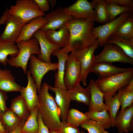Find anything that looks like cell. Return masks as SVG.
Masks as SVG:
<instances>
[{
    "instance_id": "obj_1",
    "label": "cell",
    "mask_w": 133,
    "mask_h": 133,
    "mask_svg": "<svg viewBox=\"0 0 133 133\" xmlns=\"http://www.w3.org/2000/svg\"><path fill=\"white\" fill-rule=\"evenodd\" d=\"M94 22L84 19L74 18L66 23L69 31V38L65 46L60 50L68 54L95 43L97 39L93 33Z\"/></svg>"
},
{
    "instance_id": "obj_2",
    "label": "cell",
    "mask_w": 133,
    "mask_h": 133,
    "mask_svg": "<svg viewBox=\"0 0 133 133\" xmlns=\"http://www.w3.org/2000/svg\"><path fill=\"white\" fill-rule=\"evenodd\" d=\"M48 84L44 82L41 85L38 95L37 107L42 120L49 130H57L62 122L55 99L49 92Z\"/></svg>"
},
{
    "instance_id": "obj_3",
    "label": "cell",
    "mask_w": 133,
    "mask_h": 133,
    "mask_svg": "<svg viewBox=\"0 0 133 133\" xmlns=\"http://www.w3.org/2000/svg\"><path fill=\"white\" fill-rule=\"evenodd\" d=\"M17 43L19 50L17 55L8 59V63L11 66L21 67L24 73L26 74L28 61L32 55H38L40 52L39 43L35 38L27 41H21Z\"/></svg>"
},
{
    "instance_id": "obj_4",
    "label": "cell",
    "mask_w": 133,
    "mask_h": 133,
    "mask_svg": "<svg viewBox=\"0 0 133 133\" xmlns=\"http://www.w3.org/2000/svg\"><path fill=\"white\" fill-rule=\"evenodd\" d=\"M133 79V70L95 81L101 91L105 95L113 96Z\"/></svg>"
},
{
    "instance_id": "obj_5",
    "label": "cell",
    "mask_w": 133,
    "mask_h": 133,
    "mask_svg": "<svg viewBox=\"0 0 133 133\" xmlns=\"http://www.w3.org/2000/svg\"><path fill=\"white\" fill-rule=\"evenodd\" d=\"M10 14L28 22L35 18L45 15L39 9L34 0H18L9 8Z\"/></svg>"
},
{
    "instance_id": "obj_6",
    "label": "cell",
    "mask_w": 133,
    "mask_h": 133,
    "mask_svg": "<svg viewBox=\"0 0 133 133\" xmlns=\"http://www.w3.org/2000/svg\"><path fill=\"white\" fill-rule=\"evenodd\" d=\"M103 47L100 53L94 55V64L119 62L133 65V60L127 56L116 45L106 43Z\"/></svg>"
},
{
    "instance_id": "obj_7",
    "label": "cell",
    "mask_w": 133,
    "mask_h": 133,
    "mask_svg": "<svg viewBox=\"0 0 133 133\" xmlns=\"http://www.w3.org/2000/svg\"><path fill=\"white\" fill-rule=\"evenodd\" d=\"M81 71L80 64L74 51L68 54L65 64L64 82L66 89L67 90L80 84Z\"/></svg>"
},
{
    "instance_id": "obj_8",
    "label": "cell",
    "mask_w": 133,
    "mask_h": 133,
    "mask_svg": "<svg viewBox=\"0 0 133 133\" xmlns=\"http://www.w3.org/2000/svg\"><path fill=\"white\" fill-rule=\"evenodd\" d=\"M132 13L131 12L124 13L112 21L94 27L93 33L97 39L99 46L103 47L108 38L113 34L119 25Z\"/></svg>"
},
{
    "instance_id": "obj_9",
    "label": "cell",
    "mask_w": 133,
    "mask_h": 133,
    "mask_svg": "<svg viewBox=\"0 0 133 133\" xmlns=\"http://www.w3.org/2000/svg\"><path fill=\"white\" fill-rule=\"evenodd\" d=\"M99 46L97 41L90 46L74 51L80 63L81 71V82L84 86L86 85L87 76L94 64V53Z\"/></svg>"
},
{
    "instance_id": "obj_10",
    "label": "cell",
    "mask_w": 133,
    "mask_h": 133,
    "mask_svg": "<svg viewBox=\"0 0 133 133\" xmlns=\"http://www.w3.org/2000/svg\"><path fill=\"white\" fill-rule=\"evenodd\" d=\"M29 60V70L36 83L38 92L40 89L44 76L50 71L57 70L58 62L52 63L44 62L39 60L34 55L31 56Z\"/></svg>"
},
{
    "instance_id": "obj_11",
    "label": "cell",
    "mask_w": 133,
    "mask_h": 133,
    "mask_svg": "<svg viewBox=\"0 0 133 133\" xmlns=\"http://www.w3.org/2000/svg\"><path fill=\"white\" fill-rule=\"evenodd\" d=\"M64 13L75 18H81L95 22L96 12L90 3L87 0H78L68 7L63 8Z\"/></svg>"
},
{
    "instance_id": "obj_12",
    "label": "cell",
    "mask_w": 133,
    "mask_h": 133,
    "mask_svg": "<svg viewBox=\"0 0 133 133\" xmlns=\"http://www.w3.org/2000/svg\"><path fill=\"white\" fill-rule=\"evenodd\" d=\"M28 23L9 13L5 24V27L0 35V40L16 43L23 27Z\"/></svg>"
},
{
    "instance_id": "obj_13",
    "label": "cell",
    "mask_w": 133,
    "mask_h": 133,
    "mask_svg": "<svg viewBox=\"0 0 133 133\" xmlns=\"http://www.w3.org/2000/svg\"><path fill=\"white\" fill-rule=\"evenodd\" d=\"M44 17L47 22L40 29L43 32L49 30H58L74 18L65 14L63 8L61 7H58L45 15Z\"/></svg>"
},
{
    "instance_id": "obj_14",
    "label": "cell",
    "mask_w": 133,
    "mask_h": 133,
    "mask_svg": "<svg viewBox=\"0 0 133 133\" xmlns=\"http://www.w3.org/2000/svg\"><path fill=\"white\" fill-rule=\"evenodd\" d=\"M48 86L49 90L55 94V100L59 109L61 121L62 123L67 122V116L71 101L68 90L66 89L55 88L49 84Z\"/></svg>"
},
{
    "instance_id": "obj_15",
    "label": "cell",
    "mask_w": 133,
    "mask_h": 133,
    "mask_svg": "<svg viewBox=\"0 0 133 133\" xmlns=\"http://www.w3.org/2000/svg\"><path fill=\"white\" fill-rule=\"evenodd\" d=\"M33 37L37 40L40 47V53L37 55V58L44 62H51L50 60L51 55L55 51L60 48L51 43L40 29L37 31Z\"/></svg>"
},
{
    "instance_id": "obj_16",
    "label": "cell",
    "mask_w": 133,
    "mask_h": 133,
    "mask_svg": "<svg viewBox=\"0 0 133 133\" xmlns=\"http://www.w3.org/2000/svg\"><path fill=\"white\" fill-rule=\"evenodd\" d=\"M28 83L25 87H22L20 92L25 101L30 112L37 107L38 96L37 88L30 73L29 70L27 74Z\"/></svg>"
},
{
    "instance_id": "obj_17",
    "label": "cell",
    "mask_w": 133,
    "mask_h": 133,
    "mask_svg": "<svg viewBox=\"0 0 133 133\" xmlns=\"http://www.w3.org/2000/svg\"><path fill=\"white\" fill-rule=\"evenodd\" d=\"M87 87L90 94L89 111H100L105 109L108 110L107 106L103 101L105 95L101 91L95 81L91 80Z\"/></svg>"
},
{
    "instance_id": "obj_18",
    "label": "cell",
    "mask_w": 133,
    "mask_h": 133,
    "mask_svg": "<svg viewBox=\"0 0 133 133\" xmlns=\"http://www.w3.org/2000/svg\"><path fill=\"white\" fill-rule=\"evenodd\" d=\"M47 22L44 16L39 17L31 20L23 27L16 43L30 40L37 31Z\"/></svg>"
},
{
    "instance_id": "obj_19",
    "label": "cell",
    "mask_w": 133,
    "mask_h": 133,
    "mask_svg": "<svg viewBox=\"0 0 133 133\" xmlns=\"http://www.w3.org/2000/svg\"><path fill=\"white\" fill-rule=\"evenodd\" d=\"M133 105L120 111L117 115L114 126L119 133H126L133 129Z\"/></svg>"
},
{
    "instance_id": "obj_20",
    "label": "cell",
    "mask_w": 133,
    "mask_h": 133,
    "mask_svg": "<svg viewBox=\"0 0 133 133\" xmlns=\"http://www.w3.org/2000/svg\"><path fill=\"white\" fill-rule=\"evenodd\" d=\"M133 70L132 68L119 67L111 64L101 63L94 64L91 68L90 72L96 74L99 78H103Z\"/></svg>"
},
{
    "instance_id": "obj_21",
    "label": "cell",
    "mask_w": 133,
    "mask_h": 133,
    "mask_svg": "<svg viewBox=\"0 0 133 133\" xmlns=\"http://www.w3.org/2000/svg\"><path fill=\"white\" fill-rule=\"evenodd\" d=\"M43 32L51 43L60 48H64L69 39V32L66 23L58 30H49Z\"/></svg>"
},
{
    "instance_id": "obj_22",
    "label": "cell",
    "mask_w": 133,
    "mask_h": 133,
    "mask_svg": "<svg viewBox=\"0 0 133 133\" xmlns=\"http://www.w3.org/2000/svg\"><path fill=\"white\" fill-rule=\"evenodd\" d=\"M22 87L17 83L10 70L0 69V90L6 93L20 92Z\"/></svg>"
},
{
    "instance_id": "obj_23",
    "label": "cell",
    "mask_w": 133,
    "mask_h": 133,
    "mask_svg": "<svg viewBox=\"0 0 133 133\" xmlns=\"http://www.w3.org/2000/svg\"><path fill=\"white\" fill-rule=\"evenodd\" d=\"M60 49L55 51L52 54L53 56H56L58 60V68L57 72L55 75L54 83L53 87L56 88L66 89L64 82V77L65 62L68 54L62 52Z\"/></svg>"
},
{
    "instance_id": "obj_24",
    "label": "cell",
    "mask_w": 133,
    "mask_h": 133,
    "mask_svg": "<svg viewBox=\"0 0 133 133\" xmlns=\"http://www.w3.org/2000/svg\"><path fill=\"white\" fill-rule=\"evenodd\" d=\"M10 108L21 121H26L30 113L25 101L21 95L11 100Z\"/></svg>"
},
{
    "instance_id": "obj_25",
    "label": "cell",
    "mask_w": 133,
    "mask_h": 133,
    "mask_svg": "<svg viewBox=\"0 0 133 133\" xmlns=\"http://www.w3.org/2000/svg\"><path fill=\"white\" fill-rule=\"evenodd\" d=\"M107 43L116 45L127 56L133 60V38H126L113 34L108 38Z\"/></svg>"
},
{
    "instance_id": "obj_26",
    "label": "cell",
    "mask_w": 133,
    "mask_h": 133,
    "mask_svg": "<svg viewBox=\"0 0 133 133\" xmlns=\"http://www.w3.org/2000/svg\"><path fill=\"white\" fill-rule=\"evenodd\" d=\"M68 91L71 100L83 103L89 106L90 101V94L87 87L84 88L79 84L68 90Z\"/></svg>"
},
{
    "instance_id": "obj_27",
    "label": "cell",
    "mask_w": 133,
    "mask_h": 133,
    "mask_svg": "<svg viewBox=\"0 0 133 133\" xmlns=\"http://www.w3.org/2000/svg\"><path fill=\"white\" fill-rule=\"evenodd\" d=\"M15 43L0 40V63L4 66L8 63V55L15 57L18 53L19 50Z\"/></svg>"
},
{
    "instance_id": "obj_28",
    "label": "cell",
    "mask_w": 133,
    "mask_h": 133,
    "mask_svg": "<svg viewBox=\"0 0 133 133\" xmlns=\"http://www.w3.org/2000/svg\"><path fill=\"white\" fill-rule=\"evenodd\" d=\"M103 98L113 127L114 126L118 111L121 105L118 93L117 92L113 96L104 95Z\"/></svg>"
},
{
    "instance_id": "obj_29",
    "label": "cell",
    "mask_w": 133,
    "mask_h": 133,
    "mask_svg": "<svg viewBox=\"0 0 133 133\" xmlns=\"http://www.w3.org/2000/svg\"><path fill=\"white\" fill-rule=\"evenodd\" d=\"M117 92L121 104L120 111H122L133 105V79L128 85L121 88Z\"/></svg>"
},
{
    "instance_id": "obj_30",
    "label": "cell",
    "mask_w": 133,
    "mask_h": 133,
    "mask_svg": "<svg viewBox=\"0 0 133 133\" xmlns=\"http://www.w3.org/2000/svg\"><path fill=\"white\" fill-rule=\"evenodd\" d=\"M108 111L107 109L100 111H89L85 113L89 119L100 123L105 129L113 127Z\"/></svg>"
},
{
    "instance_id": "obj_31",
    "label": "cell",
    "mask_w": 133,
    "mask_h": 133,
    "mask_svg": "<svg viewBox=\"0 0 133 133\" xmlns=\"http://www.w3.org/2000/svg\"><path fill=\"white\" fill-rule=\"evenodd\" d=\"M90 3L96 12V22L102 24L109 22L107 9V3L105 0H93Z\"/></svg>"
},
{
    "instance_id": "obj_32",
    "label": "cell",
    "mask_w": 133,
    "mask_h": 133,
    "mask_svg": "<svg viewBox=\"0 0 133 133\" xmlns=\"http://www.w3.org/2000/svg\"><path fill=\"white\" fill-rule=\"evenodd\" d=\"M0 120L9 133L14 130L21 121L17 116L10 108H8L2 115Z\"/></svg>"
},
{
    "instance_id": "obj_33",
    "label": "cell",
    "mask_w": 133,
    "mask_h": 133,
    "mask_svg": "<svg viewBox=\"0 0 133 133\" xmlns=\"http://www.w3.org/2000/svg\"><path fill=\"white\" fill-rule=\"evenodd\" d=\"M38 112L37 107L31 111L22 128L21 133H37L38 128L37 119Z\"/></svg>"
},
{
    "instance_id": "obj_34",
    "label": "cell",
    "mask_w": 133,
    "mask_h": 133,
    "mask_svg": "<svg viewBox=\"0 0 133 133\" xmlns=\"http://www.w3.org/2000/svg\"><path fill=\"white\" fill-rule=\"evenodd\" d=\"M113 34L126 38H133V13L121 23Z\"/></svg>"
},
{
    "instance_id": "obj_35",
    "label": "cell",
    "mask_w": 133,
    "mask_h": 133,
    "mask_svg": "<svg viewBox=\"0 0 133 133\" xmlns=\"http://www.w3.org/2000/svg\"><path fill=\"white\" fill-rule=\"evenodd\" d=\"M89 118L85 113L74 108L69 109L66 121L68 123L78 127Z\"/></svg>"
},
{
    "instance_id": "obj_36",
    "label": "cell",
    "mask_w": 133,
    "mask_h": 133,
    "mask_svg": "<svg viewBox=\"0 0 133 133\" xmlns=\"http://www.w3.org/2000/svg\"><path fill=\"white\" fill-rule=\"evenodd\" d=\"M107 3V9L109 21L113 20L118 16L124 13L133 12V8L120 6L113 3Z\"/></svg>"
},
{
    "instance_id": "obj_37",
    "label": "cell",
    "mask_w": 133,
    "mask_h": 133,
    "mask_svg": "<svg viewBox=\"0 0 133 133\" xmlns=\"http://www.w3.org/2000/svg\"><path fill=\"white\" fill-rule=\"evenodd\" d=\"M57 130L60 133H80L81 132L78 127L67 122H62Z\"/></svg>"
},
{
    "instance_id": "obj_38",
    "label": "cell",
    "mask_w": 133,
    "mask_h": 133,
    "mask_svg": "<svg viewBox=\"0 0 133 133\" xmlns=\"http://www.w3.org/2000/svg\"><path fill=\"white\" fill-rule=\"evenodd\" d=\"M8 99L6 93L0 90V118L8 109L6 105Z\"/></svg>"
},
{
    "instance_id": "obj_39",
    "label": "cell",
    "mask_w": 133,
    "mask_h": 133,
    "mask_svg": "<svg viewBox=\"0 0 133 133\" xmlns=\"http://www.w3.org/2000/svg\"><path fill=\"white\" fill-rule=\"evenodd\" d=\"M106 2L113 3L120 6L133 8V0H105Z\"/></svg>"
},
{
    "instance_id": "obj_40",
    "label": "cell",
    "mask_w": 133,
    "mask_h": 133,
    "mask_svg": "<svg viewBox=\"0 0 133 133\" xmlns=\"http://www.w3.org/2000/svg\"><path fill=\"white\" fill-rule=\"evenodd\" d=\"M37 119L38 128L37 133H50L48 128L43 122L41 115L38 112Z\"/></svg>"
},
{
    "instance_id": "obj_41",
    "label": "cell",
    "mask_w": 133,
    "mask_h": 133,
    "mask_svg": "<svg viewBox=\"0 0 133 133\" xmlns=\"http://www.w3.org/2000/svg\"><path fill=\"white\" fill-rule=\"evenodd\" d=\"M39 9L42 12L48 11L50 10V6L47 0H34Z\"/></svg>"
},
{
    "instance_id": "obj_42",
    "label": "cell",
    "mask_w": 133,
    "mask_h": 133,
    "mask_svg": "<svg viewBox=\"0 0 133 133\" xmlns=\"http://www.w3.org/2000/svg\"><path fill=\"white\" fill-rule=\"evenodd\" d=\"M25 121H21L19 124L13 131L9 133H21L22 128Z\"/></svg>"
},
{
    "instance_id": "obj_43",
    "label": "cell",
    "mask_w": 133,
    "mask_h": 133,
    "mask_svg": "<svg viewBox=\"0 0 133 133\" xmlns=\"http://www.w3.org/2000/svg\"><path fill=\"white\" fill-rule=\"evenodd\" d=\"M8 9L9 8L7 7L0 18V25L5 24L6 19L9 14Z\"/></svg>"
},
{
    "instance_id": "obj_44",
    "label": "cell",
    "mask_w": 133,
    "mask_h": 133,
    "mask_svg": "<svg viewBox=\"0 0 133 133\" xmlns=\"http://www.w3.org/2000/svg\"><path fill=\"white\" fill-rule=\"evenodd\" d=\"M0 133H9L4 127L0 120Z\"/></svg>"
},
{
    "instance_id": "obj_45",
    "label": "cell",
    "mask_w": 133,
    "mask_h": 133,
    "mask_svg": "<svg viewBox=\"0 0 133 133\" xmlns=\"http://www.w3.org/2000/svg\"><path fill=\"white\" fill-rule=\"evenodd\" d=\"M50 6L52 9H53L55 5L56 1V0H48Z\"/></svg>"
},
{
    "instance_id": "obj_46",
    "label": "cell",
    "mask_w": 133,
    "mask_h": 133,
    "mask_svg": "<svg viewBox=\"0 0 133 133\" xmlns=\"http://www.w3.org/2000/svg\"><path fill=\"white\" fill-rule=\"evenodd\" d=\"M50 133H60L57 130H49Z\"/></svg>"
},
{
    "instance_id": "obj_47",
    "label": "cell",
    "mask_w": 133,
    "mask_h": 133,
    "mask_svg": "<svg viewBox=\"0 0 133 133\" xmlns=\"http://www.w3.org/2000/svg\"><path fill=\"white\" fill-rule=\"evenodd\" d=\"M102 133H110L108 132L107 131L105 130V129H104L103 130Z\"/></svg>"
},
{
    "instance_id": "obj_48",
    "label": "cell",
    "mask_w": 133,
    "mask_h": 133,
    "mask_svg": "<svg viewBox=\"0 0 133 133\" xmlns=\"http://www.w3.org/2000/svg\"><path fill=\"white\" fill-rule=\"evenodd\" d=\"M80 133H84L83 131H82L80 132Z\"/></svg>"
}]
</instances>
